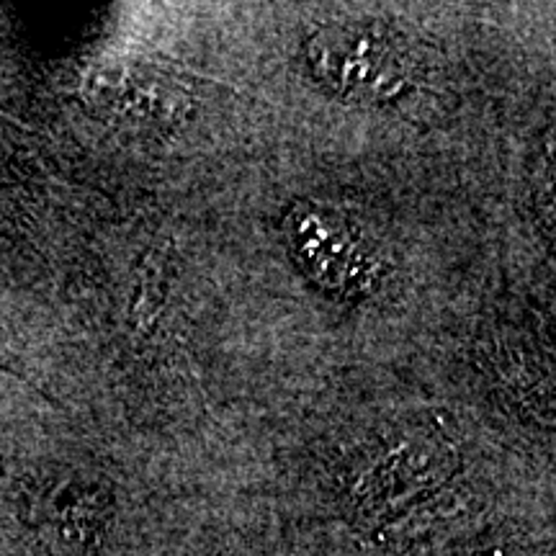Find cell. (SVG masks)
<instances>
[{
    "label": "cell",
    "mask_w": 556,
    "mask_h": 556,
    "mask_svg": "<svg viewBox=\"0 0 556 556\" xmlns=\"http://www.w3.org/2000/svg\"><path fill=\"white\" fill-rule=\"evenodd\" d=\"M307 58L317 78L348 101L387 103L407 83L402 50L379 26H323L309 39Z\"/></svg>",
    "instance_id": "1"
},
{
    "label": "cell",
    "mask_w": 556,
    "mask_h": 556,
    "mask_svg": "<svg viewBox=\"0 0 556 556\" xmlns=\"http://www.w3.org/2000/svg\"><path fill=\"white\" fill-rule=\"evenodd\" d=\"M291 245L296 263L323 287L338 289L361 268L358 242L338 214L302 208L291 219Z\"/></svg>",
    "instance_id": "2"
},
{
    "label": "cell",
    "mask_w": 556,
    "mask_h": 556,
    "mask_svg": "<svg viewBox=\"0 0 556 556\" xmlns=\"http://www.w3.org/2000/svg\"><path fill=\"white\" fill-rule=\"evenodd\" d=\"M446 477V462L441 448L405 446L389 454L366 486V507L379 518L400 516V505L426 492L428 482Z\"/></svg>",
    "instance_id": "3"
},
{
    "label": "cell",
    "mask_w": 556,
    "mask_h": 556,
    "mask_svg": "<svg viewBox=\"0 0 556 556\" xmlns=\"http://www.w3.org/2000/svg\"><path fill=\"white\" fill-rule=\"evenodd\" d=\"M101 99L111 103L122 116L129 119L157 124V122H176L180 114L178 109V90L165 83L155 73H142V70H114L103 75Z\"/></svg>",
    "instance_id": "4"
}]
</instances>
